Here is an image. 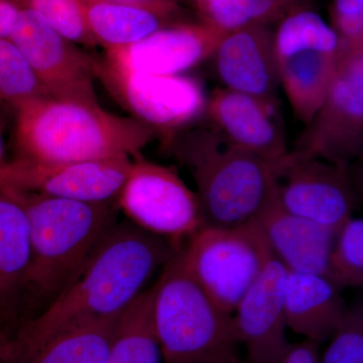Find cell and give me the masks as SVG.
<instances>
[{
    "instance_id": "cb8c5ba5",
    "label": "cell",
    "mask_w": 363,
    "mask_h": 363,
    "mask_svg": "<svg viewBox=\"0 0 363 363\" xmlns=\"http://www.w3.org/2000/svg\"><path fill=\"white\" fill-rule=\"evenodd\" d=\"M314 0H199L203 18L226 33L252 26H269Z\"/></svg>"
},
{
    "instance_id": "8d00e7d4",
    "label": "cell",
    "mask_w": 363,
    "mask_h": 363,
    "mask_svg": "<svg viewBox=\"0 0 363 363\" xmlns=\"http://www.w3.org/2000/svg\"><path fill=\"white\" fill-rule=\"evenodd\" d=\"M201 363H218V362H201ZM238 363H241V362H238Z\"/></svg>"
},
{
    "instance_id": "1f68e13d",
    "label": "cell",
    "mask_w": 363,
    "mask_h": 363,
    "mask_svg": "<svg viewBox=\"0 0 363 363\" xmlns=\"http://www.w3.org/2000/svg\"><path fill=\"white\" fill-rule=\"evenodd\" d=\"M351 179L357 189V194L363 202V164H355L348 168Z\"/></svg>"
},
{
    "instance_id": "7a4b0ae2",
    "label": "cell",
    "mask_w": 363,
    "mask_h": 363,
    "mask_svg": "<svg viewBox=\"0 0 363 363\" xmlns=\"http://www.w3.org/2000/svg\"><path fill=\"white\" fill-rule=\"evenodd\" d=\"M13 191L30 221L32 252L25 291L40 314L80 278L121 210L117 201L88 203Z\"/></svg>"
},
{
    "instance_id": "277c9868",
    "label": "cell",
    "mask_w": 363,
    "mask_h": 363,
    "mask_svg": "<svg viewBox=\"0 0 363 363\" xmlns=\"http://www.w3.org/2000/svg\"><path fill=\"white\" fill-rule=\"evenodd\" d=\"M175 154L192 173L204 226L247 225L278 202L279 160L238 149L220 133L190 138Z\"/></svg>"
},
{
    "instance_id": "e575fe53",
    "label": "cell",
    "mask_w": 363,
    "mask_h": 363,
    "mask_svg": "<svg viewBox=\"0 0 363 363\" xmlns=\"http://www.w3.org/2000/svg\"><path fill=\"white\" fill-rule=\"evenodd\" d=\"M343 45H348V47L355 48V49L359 50V51L363 52V33L362 35H360L359 38H358L357 40H355L354 43H351V44Z\"/></svg>"
},
{
    "instance_id": "7c38bea8",
    "label": "cell",
    "mask_w": 363,
    "mask_h": 363,
    "mask_svg": "<svg viewBox=\"0 0 363 363\" xmlns=\"http://www.w3.org/2000/svg\"><path fill=\"white\" fill-rule=\"evenodd\" d=\"M131 167L128 156L59 164L20 159L0 167V186L82 202H116Z\"/></svg>"
},
{
    "instance_id": "f1b7e54d",
    "label": "cell",
    "mask_w": 363,
    "mask_h": 363,
    "mask_svg": "<svg viewBox=\"0 0 363 363\" xmlns=\"http://www.w3.org/2000/svg\"><path fill=\"white\" fill-rule=\"evenodd\" d=\"M332 26L344 45L351 44L363 33V0H333Z\"/></svg>"
},
{
    "instance_id": "5bb4252c",
    "label": "cell",
    "mask_w": 363,
    "mask_h": 363,
    "mask_svg": "<svg viewBox=\"0 0 363 363\" xmlns=\"http://www.w3.org/2000/svg\"><path fill=\"white\" fill-rule=\"evenodd\" d=\"M286 274L283 264L272 257L234 310V329L247 351L248 363H277L290 346L285 313Z\"/></svg>"
},
{
    "instance_id": "4316f807",
    "label": "cell",
    "mask_w": 363,
    "mask_h": 363,
    "mask_svg": "<svg viewBox=\"0 0 363 363\" xmlns=\"http://www.w3.org/2000/svg\"><path fill=\"white\" fill-rule=\"evenodd\" d=\"M28 7L73 44L97 45L86 21L84 0H28Z\"/></svg>"
},
{
    "instance_id": "5b68a950",
    "label": "cell",
    "mask_w": 363,
    "mask_h": 363,
    "mask_svg": "<svg viewBox=\"0 0 363 363\" xmlns=\"http://www.w3.org/2000/svg\"><path fill=\"white\" fill-rule=\"evenodd\" d=\"M180 247L152 289V320L164 363L240 362L233 315L188 271Z\"/></svg>"
},
{
    "instance_id": "3957f363",
    "label": "cell",
    "mask_w": 363,
    "mask_h": 363,
    "mask_svg": "<svg viewBox=\"0 0 363 363\" xmlns=\"http://www.w3.org/2000/svg\"><path fill=\"white\" fill-rule=\"evenodd\" d=\"M157 131L135 117L116 116L98 104L47 97L16 111L20 159L79 162L136 155Z\"/></svg>"
},
{
    "instance_id": "8fae6325",
    "label": "cell",
    "mask_w": 363,
    "mask_h": 363,
    "mask_svg": "<svg viewBox=\"0 0 363 363\" xmlns=\"http://www.w3.org/2000/svg\"><path fill=\"white\" fill-rule=\"evenodd\" d=\"M96 76L135 118L169 133L192 123L206 108L199 81L184 75H152L96 63Z\"/></svg>"
},
{
    "instance_id": "ba28073f",
    "label": "cell",
    "mask_w": 363,
    "mask_h": 363,
    "mask_svg": "<svg viewBox=\"0 0 363 363\" xmlns=\"http://www.w3.org/2000/svg\"><path fill=\"white\" fill-rule=\"evenodd\" d=\"M294 152L346 169L363 164V52L342 45L328 93Z\"/></svg>"
},
{
    "instance_id": "ffe728a7",
    "label": "cell",
    "mask_w": 363,
    "mask_h": 363,
    "mask_svg": "<svg viewBox=\"0 0 363 363\" xmlns=\"http://www.w3.org/2000/svg\"><path fill=\"white\" fill-rule=\"evenodd\" d=\"M86 21L93 39L106 52L124 49L174 25L178 9L173 1L154 4L84 0Z\"/></svg>"
},
{
    "instance_id": "2e32d148",
    "label": "cell",
    "mask_w": 363,
    "mask_h": 363,
    "mask_svg": "<svg viewBox=\"0 0 363 363\" xmlns=\"http://www.w3.org/2000/svg\"><path fill=\"white\" fill-rule=\"evenodd\" d=\"M224 35L205 21L174 23L138 44L107 52L105 61L138 73L182 75L214 56Z\"/></svg>"
},
{
    "instance_id": "e0dca14e",
    "label": "cell",
    "mask_w": 363,
    "mask_h": 363,
    "mask_svg": "<svg viewBox=\"0 0 363 363\" xmlns=\"http://www.w3.org/2000/svg\"><path fill=\"white\" fill-rule=\"evenodd\" d=\"M274 33L267 26L226 33L215 52V65L226 89L262 98H277L279 83Z\"/></svg>"
},
{
    "instance_id": "30bf717a",
    "label": "cell",
    "mask_w": 363,
    "mask_h": 363,
    "mask_svg": "<svg viewBox=\"0 0 363 363\" xmlns=\"http://www.w3.org/2000/svg\"><path fill=\"white\" fill-rule=\"evenodd\" d=\"M277 199L289 213L335 233L362 203L348 168L294 150L279 160Z\"/></svg>"
},
{
    "instance_id": "9c48e42d",
    "label": "cell",
    "mask_w": 363,
    "mask_h": 363,
    "mask_svg": "<svg viewBox=\"0 0 363 363\" xmlns=\"http://www.w3.org/2000/svg\"><path fill=\"white\" fill-rule=\"evenodd\" d=\"M128 220L182 247L204 227L197 195L175 169L138 159L117 198Z\"/></svg>"
},
{
    "instance_id": "d590c367",
    "label": "cell",
    "mask_w": 363,
    "mask_h": 363,
    "mask_svg": "<svg viewBox=\"0 0 363 363\" xmlns=\"http://www.w3.org/2000/svg\"><path fill=\"white\" fill-rule=\"evenodd\" d=\"M6 1L13 2L20 7H28V0H6Z\"/></svg>"
},
{
    "instance_id": "44dd1931",
    "label": "cell",
    "mask_w": 363,
    "mask_h": 363,
    "mask_svg": "<svg viewBox=\"0 0 363 363\" xmlns=\"http://www.w3.org/2000/svg\"><path fill=\"white\" fill-rule=\"evenodd\" d=\"M30 252L25 207L13 190L0 186V313L16 309V297L26 289Z\"/></svg>"
},
{
    "instance_id": "d6a6232c",
    "label": "cell",
    "mask_w": 363,
    "mask_h": 363,
    "mask_svg": "<svg viewBox=\"0 0 363 363\" xmlns=\"http://www.w3.org/2000/svg\"><path fill=\"white\" fill-rule=\"evenodd\" d=\"M98 1L123 2V4H154V2L172 1V0H98Z\"/></svg>"
},
{
    "instance_id": "4dcf8cb0",
    "label": "cell",
    "mask_w": 363,
    "mask_h": 363,
    "mask_svg": "<svg viewBox=\"0 0 363 363\" xmlns=\"http://www.w3.org/2000/svg\"><path fill=\"white\" fill-rule=\"evenodd\" d=\"M21 9L13 2L0 0V39L11 38Z\"/></svg>"
},
{
    "instance_id": "83f0119b",
    "label": "cell",
    "mask_w": 363,
    "mask_h": 363,
    "mask_svg": "<svg viewBox=\"0 0 363 363\" xmlns=\"http://www.w3.org/2000/svg\"><path fill=\"white\" fill-rule=\"evenodd\" d=\"M320 363H363V296L348 304Z\"/></svg>"
},
{
    "instance_id": "7402d4cb",
    "label": "cell",
    "mask_w": 363,
    "mask_h": 363,
    "mask_svg": "<svg viewBox=\"0 0 363 363\" xmlns=\"http://www.w3.org/2000/svg\"><path fill=\"white\" fill-rule=\"evenodd\" d=\"M105 363H164L152 320V286L119 318Z\"/></svg>"
},
{
    "instance_id": "484cf974",
    "label": "cell",
    "mask_w": 363,
    "mask_h": 363,
    "mask_svg": "<svg viewBox=\"0 0 363 363\" xmlns=\"http://www.w3.org/2000/svg\"><path fill=\"white\" fill-rule=\"evenodd\" d=\"M331 278L341 288L363 289V218L350 219L336 235Z\"/></svg>"
},
{
    "instance_id": "9a60e30c",
    "label": "cell",
    "mask_w": 363,
    "mask_h": 363,
    "mask_svg": "<svg viewBox=\"0 0 363 363\" xmlns=\"http://www.w3.org/2000/svg\"><path fill=\"white\" fill-rule=\"evenodd\" d=\"M206 108L218 133L233 147L269 161H278L288 154L277 98L252 96L223 88L214 91Z\"/></svg>"
},
{
    "instance_id": "f546056e",
    "label": "cell",
    "mask_w": 363,
    "mask_h": 363,
    "mask_svg": "<svg viewBox=\"0 0 363 363\" xmlns=\"http://www.w3.org/2000/svg\"><path fill=\"white\" fill-rule=\"evenodd\" d=\"M319 346L320 344L308 339L291 343L277 363H320Z\"/></svg>"
},
{
    "instance_id": "6da1fadb",
    "label": "cell",
    "mask_w": 363,
    "mask_h": 363,
    "mask_svg": "<svg viewBox=\"0 0 363 363\" xmlns=\"http://www.w3.org/2000/svg\"><path fill=\"white\" fill-rule=\"evenodd\" d=\"M179 247L128 219L117 222L80 278L35 318L30 342L40 350L60 334L123 314Z\"/></svg>"
},
{
    "instance_id": "8992f818",
    "label": "cell",
    "mask_w": 363,
    "mask_h": 363,
    "mask_svg": "<svg viewBox=\"0 0 363 363\" xmlns=\"http://www.w3.org/2000/svg\"><path fill=\"white\" fill-rule=\"evenodd\" d=\"M274 43L279 83L296 116L307 125L323 104L337 70L340 35L309 6L281 21Z\"/></svg>"
},
{
    "instance_id": "603a6c76",
    "label": "cell",
    "mask_w": 363,
    "mask_h": 363,
    "mask_svg": "<svg viewBox=\"0 0 363 363\" xmlns=\"http://www.w3.org/2000/svg\"><path fill=\"white\" fill-rule=\"evenodd\" d=\"M121 315L60 334L40 348L38 363H105Z\"/></svg>"
},
{
    "instance_id": "836d02e7",
    "label": "cell",
    "mask_w": 363,
    "mask_h": 363,
    "mask_svg": "<svg viewBox=\"0 0 363 363\" xmlns=\"http://www.w3.org/2000/svg\"><path fill=\"white\" fill-rule=\"evenodd\" d=\"M4 162H6V160H4V126H2L1 119H0V167Z\"/></svg>"
},
{
    "instance_id": "d4e9b609",
    "label": "cell",
    "mask_w": 363,
    "mask_h": 363,
    "mask_svg": "<svg viewBox=\"0 0 363 363\" xmlns=\"http://www.w3.org/2000/svg\"><path fill=\"white\" fill-rule=\"evenodd\" d=\"M51 97L28 60L9 39H0V101L20 109Z\"/></svg>"
},
{
    "instance_id": "52a82bcc",
    "label": "cell",
    "mask_w": 363,
    "mask_h": 363,
    "mask_svg": "<svg viewBox=\"0 0 363 363\" xmlns=\"http://www.w3.org/2000/svg\"><path fill=\"white\" fill-rule=\"evenodd\" d=\"M180 252L193 278L230 315L272 257L257 222L234 228L202 227Z\"/></svg>"
},
{
    "instance_id": "d6986e66",
    "label": "cell",
    "mask_w": 363,
    "mask_h": 363,
    "mask_svg": "<svg viewBox=\"0 0 363 363\" xmlns=\"http://www.w3.org/2000/svg\"><path fill=\"white\" fill-rule=\"evenodd\" d=\"M342 292L330 277L288 271L285 285L288 329L318 344L328 342L347 311Z\"/></svg>"
},
{
    "instance_id": "ac0fdd59",
    "label": "cell",
    "mask_w": 363,
    "mask_h": 363,
    "mask_svg": "<svg viewBox=\"0 0 363 363\" xmlns=\"http://www.w3.org/2000/svg\"><path fill=\"white\" fill-rule=\"evenodd\" d=\"M271 250L286 271L330 277L337 233L289 213L278 202L257 221ZM332 279V278H331Z\"/></svg>"
},
{
    "instance_id": "4fadbf2b",
    "label": "cell",
    "mask_w": 363,
    "mask_h": 363,
    "mask_svg": "<svg viewBox=\"0 0 363 363\" xmlns=\"http://www.w3.org/2000/svg\"><path fill=\"white\" fill-rule=\"evenodd\" d=\"M9 40L23 52L51 97L98 104L96 63L54 30L30 7H23Z\"/></svg>"
}]
</instances>
